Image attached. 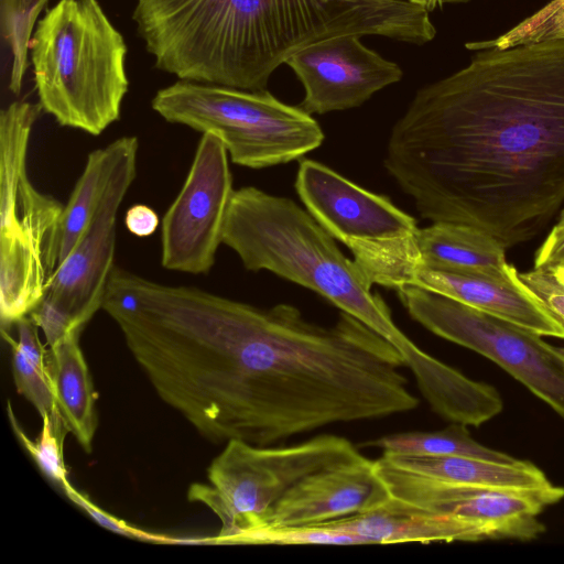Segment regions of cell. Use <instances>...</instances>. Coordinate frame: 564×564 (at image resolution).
Instances as JSON below:
<instances>
[{"instance_id":"cell-1","label":"cell","mask_w":564,"mask_h":564,"mask_svg":"<svg viewBox=\"0 0 564 564\" xmlns=\"http://www.w3.org/2000/svg\"><path fill=\"white\" fill-rule=\"evenodd\" d=\"M156 367L166 402L217 444L268 446L420 403L402 355L354 316L323 326L290 304L260 308L202 289L174 314Z\"/></svg>"},{"instance_id":"cell-2","label":"cell","mask_w":564,"mask_h":564,"mask_svg":"<svg viewBox=\"0 0 564 564\" xmlns=\"http://www.w3.org/2000/svg\"><path fill=\"white\" fill-rule=\"evenodd\" d=\"M475 52L417 90L383 165L422 218L474 226L507 249L564 203V40Z\"/></svg>"},{"instance_id":"cell-3","label":"cell","mask_w":564,"mask_h":564,"mask_svg":"<svg viewBox=\"0 0 564 564\" xmlns=\"http://www.w3.org/2000/svg\"><path fill=\"white\" fill-rule=\"evenodd\" d=\"M370 18L368 0H137L132 13L160 70L251 91L302 47L366 34Z\"/></svg>"},{"instance_id":"cell-4","label":"cell","mask_w":564,"mask_h":564,"mask_svg":"<svg viewBox=\"0 0 564 564\" xmlns=\"http://www.w3.org/2000/svg\"><path fill=\"white\" fill-rule=\"evenodd\" d=\"M223 243L245 269L267 270L306 288L388 340L404 358L417 386L433 383L443 361L416 346L393 322L386 302L335 238L292 199L253 186L235 189Z\"/></svg>"},{"instance_id":"cell-5","label":"cell","mask_w":564,"mask_h":564,"mask_svg":"<svg viewBox=\"0 0 564 564\" xmlns=\"http://www.w3.org/2000/svg\"><path fill=\"white\" fill-rule=\"evenodd\" d=\"M29 53L42 110L59 126L101 134L129 88L127 45L98 0H59L32 33Z\"/></svg>"},{"instance_id":"cell-6","label":"cell","mask_w":564,"mask_h":564,"mask_svg":"<svg viewBox=\"0 0 564 564\" xmlns=\"http://www.w3.org/2000/svg\"><path fill=\"white\" fill-rule=\"evenodd\" d=\"M41 105L14 101L0 112V319L7 330L28 316L56 269L63 207L37 191L28 150Z\"/></svg>"},{"instance_id":"cell-7","label":"cell","mask_w":564,"mask_h":564,"mask_svg":"<svg viewBox=\"0 0 564 564\" xmlns=\"http://www.w3.org/2000/svg\"><path fill=\"white\" fill-rule=\"evenodd\" d=\"M151 107L167 122L216 137L232 163L250 169L297 160L325 138L310 113L268 90L178 79L158 90Z\"/></svg>"},{"instance_id":"cell-8","label":"cell","mask_w":564,"mask_h":564,"mask_svg":"<svg viewBox=\"0 0 564 564\" xmlns=\"http://www.w3.org/2000/svg\"><path fill=\"white\" fill-rule=\"evenodd\" d=\"M360 455L350 441L333 434L282 447L230 440L209 465L208 484H192L187 498L205 505L220 520L209 543L243 544L267 527L274 505L300 480Z\"/></svg>"},{"instance_id":"cell-9","label":"cell","mask_w":564,"mask_h":564,"mask_svg":"<svg viewBox=\"0 0 564 564\" xmlns=\"http://www.w3.org/2000/svg\"><path fill=\"white\" fill-rule=\"evenodd\" d=\"M295 189L314 219L351 251L372 285L420 262L416 220L388 197L311 159L300 162Z\"/></svg>"},{"instance_id":"cell-10","label":"cell","mask_w":564,"mask_h":564,"mask_svg":"<svg viewBox=\"0 0 564 564\" xmlns=\"http://www.w3.org/2000/svg\"><path fill=\"white\" fill-rule=\"evenodd\" d=\"M397 292L414 321L489 358L564 419V348L447 296L411 285Z\"/></svg>"},{"instance_id":"cell-11","label":"cell","mask_w":564,"mask_h":564,"mask_svg":"<svg viewBox=\"0 0 564 564\" xmlns=\"http://www.w3.org/2000/svg\"><path fill=\"white\" fill-rule=\"evenodd\" d=\"M234 192L225 147L216 137L202 134L181 191L161 220V263L166 270H212Z\"/></svg>"},{"instance_id":"cell-12","label":"cell","mask_w":564,"mask_h":564,"mask_svg":"<svg viewBox=\"0 0 564 564\" xmlns=\"http://www.w3.org/2000/svg\"><path fill=\"white\" fill-rule=\"evenodd\" d=\"M380 476L390 495L424 510L459 516L489 528L492 540H532L545 531L538 516L564 497V488L507 489L441 480L393 466L381 457Z\"/></svg>"},{"instance_id":"cell-13","label":"cell","mask_w":564,"mask_h":564,"mask_svg":"<svg viewBox=\"0 0 564 564\" xmlns=\"http://www.w3.org/2000/svg\"><path fill=\"white\" fill-rule=\"evenodd\" d=\"M360 37L340 34L322 39L286 61L304 87L301 109L323 115L355 108L401 80L400 66L366 47Z\"/></svg>"},{"instance_id":"cell-14","label":"cell","mask_w":564,"mask_h":564,"mask_svg":"<svg viewBox=\"0 0 564 564\" xmlns=\"http://www.w3.org/2000/svg\"><path fill=\"white\" fill-rule=\"evenodd\" d=\"M135 177L118 182L106 196L84 235L50 276L43 299L83 329L102 310L115 265L117 214Z\"/></svg>"},{"instance_id":"cell-15","label":"cell","mask_w":564,"mask_h":564,"mask_svg":"<svg viewBox=\"0 0 564 564\" xmlns=\"http://www.w3.org/2000/svg\"><path fill=\"white\" fill-rule=\"evenodd\" d=\"M390 499L377 460L360 455L300 480L274 505L267 527L317 525L376 510Z\"/></svg>"},{"instance_id":"cell-16","label":"cell","mask_w":564,"mask_h":564,"mask_svg":"<svg viewBox=\"0 0 564 564\" xmlns=\"http://www.w3.org/2000/svg\"><path fill=\"white\" fill-rule=\"evenodd\" d=\"M406 285L447 296L541 336L564 339V326L520 279L512 264L501 274L419 264L409 274Z\"/></svg>"},{"instance_id":"cell-17","label":"cell","mask_w":564,"mask_h":564,"mask_svg":"<svg viewBox=\"0 0 564 564\" xmlns=\"http://www.w3.org/2000/svg\"><path fill=\"white\" fill-rule=\"evenodd\" d=\"M317 525L360 535L370 544L492 540L489 528L480 522L416 508L392 497L376 510Z\"/></svg>"},{"instance_id":"cell-18","label":"cell","mask_w":564,"mask_h":564,"mask_svg":"<svg viewBox=\"0 0 564 564\" xmlns=\"http://www.w3.org/2000/svg\"><path fill=\"white\" fill-rule=\"evenodd\" d=\"M139 140L121 137L87 156L83 173L63 207L56 241V267L70 253L112 187L137 176Z\"/></svg>"},{"instance_id":"cell-19","label":"cell","mask_w":564,"mask_h":564,"mask_svg":"<svg viewBox=\"0 0 564 564\" xmlns=\"http://www.w3.org/2000/svg\"><path fill=\"white\" fill-rule=\"evenodd\" d=\"M80 332L73 330L48 347V362L59 415L67 431L90 453L98 420L96 393L79 346Z\"/></svg>"},{"instance_id":"cell-20","label":"cell","mask_w":564,"mask_h":564,"mask_svg":"<svg viewBox=\"0 0 564 564\" xmlns=\"http://www.w3.org/2000/svg\"><path fill=\"white\" fill-rule=\"evenodd\" d=\"M381 458L399 468L441 480L507 489L552 486L546 475L529 460L500 463L469 456H429L383 453Z\"/></svg>"},{"instance_id":"cell-21","label":"cell","mask_w":564,"mask_h":564,"mask_svg":"<svg viewBox=\"0 0 564 564\" xmlns=\"http://www.w3.org/2000/svg\"><path fill=\"white\" fill-rule=\"evenodd\" d=\"M420 264L466 272L506 273V248L490 234L469 225L432 223L419 228Z\"/></svg>"},{"instance_id":"cell-22","label":"cell","mask_w":564,"mask_h":564,"mask_svg":"<svg viewBox=\"0 0 564 564\" xmlns=\"http://www.w3.org/2000/svg\"><path fill=\"white\" fill-rule=\"evenodd\" d=\"M14 326L18 339L8 330H1V334L12 350V375L17 390L33 404L41 417L48 415L55 426L66 429L55 401L48 349L40 339L39 327L29 315Z\"/></svg>"},{"instance_id":"cell-23","label":"cell","mask_w":564,"mask_h":564,"mask_svg":"<svg viewBox=\"0 0 564 564\" xmlns=\"http://www.w3.org/2000/svg\"><path fill=\"white\" fill-rule=\"evenodd\" d=\"M364 446H376L383 453L429 456H469L500 463H514L506 453L489 448L475 441L466 425L452 423L433 432H404L382 436Z\"/></svg>"},{"instance_id":"cell-24","label":"cell","mask_w":564,"mask_h":564,"mask_svg":"<svg viewBox=\"0 0 564 564\" xmlns=\"http://www.w3.org/2000/svg\"><path fill=\"white\" fill-rule=\"evenodd\" d=\"M48 0H0V31L12 53L9 89L19 95L29 66V45L35 22Z\"/></svg>"},{"instance_id":"cell-25","label":"cell","mask_w":564,"mask_h":564,"mask_svg":"<svg viewBox=\"0 0 564 564\" xmlns=\"http://www.w3.org/2000/svg\"><path fill=\"white\" fill-rule=\"evenodd\" d=\"M547 40H564V0H551L498 37L467 42L466 47L470 51L488 47L507 48Z\"/></svg>"},{"instance_id":"cell-26","label":"cell","mask_w":564,"mask_h":564,"mask_svg":"<svg viewBox=\"0 0 564 564\" xmlns=\"http://www.w3.org/2000/svg\"><path fill=\"white\" fill-rule=\"evenodd\" d=\"M7 412L15 436L32 456L41 471L62 488L69 484L63 453L64 438L68 431L56 427L50 416L45 415L41 417L40 435L33 441L19 424L10 401L7 403Z\"/></svg>"},{"instance_id":"cell-27","label":"cell","mask_w":564,"mask_h":564,"mask_svg":"<svg viewBox=\"0 0 564 564\" xmlns=\"http://www.w3.org/2000/svg\"><path fill=\"white\" fill-rule=\"evenodd\" d=\"M519 275L564 326V265L533 268Z\"/></svg>"},{"instance_id":"cell-28","label":"cell","mask_w":564,"mask_h":564,"mask_svg":"<svg viewBox=\"0 0 564 564\" xmlns=\"http://www.w3.org/2000/svg\"><path fill=\"white\" fill-rule=\"evenodd\" d=\"M63 490L75 505L85 510L98 524L107 530L129 538L132 536L156 542L175 543L173 538L143 532L139 529L130 527L124 521L117 519L116 517L97 507L85 495L78 492L70 484L65 485Z\"/></svg>"},{"instance_id":"cell-29","label":"cell","mask_w":564,"mask_h":564,"mask_svg":"<svg viewBox=\"0 0 564 564\" xmlns=\"http://www.w3.org/2000/svg\"><path fill=\"white\" fill-rule=\"evenodd\" d=\"M127 229L137 237L153 235L160 225L158 214L148 205L135 204L131 206L124 217Z\"/></svg>"},{"instance_id":"cell-30","label":"cell","mask_w":564,"mask_h":564,"mask_svg":"<svg viewBox=\"0 0 564 564\" xmlns=\"http://www.w3.org/2000/svg\"><path fill=\"white\" fill-rule=\"evenodd\" d=\"M468 0H414L413 3L422 6L427 11H432L437 7H442L445 3H462Z\"/></svg>"},{"instance_id":"cell-31","label":"cell","mask_w":564,"mask_h":564,"mask_svg":"<svg viewBox=\"0 0 564 564\" xmlns=\"http://www.w3.org/2000/svg\"><path fill=\"white\" fill-rule=\"evenodd\" d=\"M554 227L557 228V229H563L564 228V210H562L560 219H558V221L556 223V225Z\"/></svg>"},{"instance_id":"cell-32","label":"cell","mask_w":564,"mask_h":564,"mask_svg":"<svg viewBox=\"0 0 564 564\" xmlns=\"http://www.w3.org/2000/svg\"><path fill=\"white\" fill-rule=\"evenodd\" d=\"M408 1L413 2L414 0H408Z\"/></svg>"}]
</instances>
